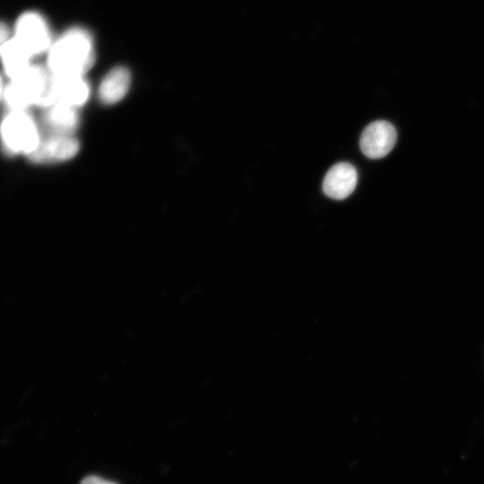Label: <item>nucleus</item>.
Returning a JSON list of instances; mask_svg holds the SVG:
<instances>
[{
	"mask_svg": "<svg viewBox=\"0 0 484 484\" xmlns=\"http://www.w3.org/2000/svg\"><path fill=\"white\" fill-rule=\"evenodd\" d=\"M49 72L55 75H83L95 60L90 33L73 28L55 40L48 51Z\"/></svg>",
	"mask_w": 484,
	"mask_h": 484,
	"instance_id": "1",
	"label": "nucleus"
},
{
	"mask_svg": "<svg viewBox=\"0 0 484 484\" xmlns=\"http://www.w3.org/2000/svg\"><path fill=\"white\" fill-rule=\"evenodd\" d=\"M4 99L11 110H25L32 105L48 107L55 102L52 73L30 65L5 87Z\"/></svg>",
	"mask_w": 484,
	"mask_h": 484,
	"instance_id": "2",
	"label": "nucleus"
},
{
	"mask_svg": "<svg viewBox=\"0 0 484 484\" xmlns=\"http://www.w3.org/2000/svg\"><path fill=\"white\" fill-rule=\"evenodd\" d=\"M39 128L26 110H11L0 124V140L8 153L30 155L39 146Z\"/></svg>",
	"mask_w": 484,
	"mask_h": 484,
	"instance_id": "3",
	"label": "nucleus"
},
{
	"mask_svg": "<svg viewBox=\"0 0 484 484\" xmlns=\"http://www.w3.org/2000/svg\"><path fill=\"white\" fill-rule=\"evenodd\" d=\"M13 37L32 57L48 51L52 44L45 19L35 12L24 13L18 18Z\"/></svg>",
	"mask_w": 484,
	"mask_h": 484,
	"instance_id": "4",
	"label": "nucleus"
},
{
	"mask_svg": "<svg viewBox=\"0 0 484 484\" xmlns=\"http://www.w3.org/2000/svg\"><path fill=\"white\" fill-rule=\"evenodd\" d=\"M396 140L394 126L387 121L377 120L363 130L359 146L367 157L376 160L386 156L394 147Z\"/></svg>",
	"mask_w": 484,
	"mask_h": 484,
	"instance_id": "5",
	"label": "nucleus"
},
{
	"mask_svg": "<svg viewBox=\"0 0 484 484\" xmlns=\"http://www.w3.org/2000/svg\"><path fill=\"white\" fill-rule=\"evenodd\" d=\"M80 145L71 134L51 133L41 137L37 149L29 155L34 162L64 161L74 157Z\"/></svg>",
	"mask_w": 484,
	"mask_h": 484,
	"instance_id": "6",
	"label": "nucleus"
},
{
	"mask_svg": "<svg viewBox=\"0 0 484 484\" xmlns=\"http://www.w3.org/2000/svg\"><path fill=\"white\" fill-rule=\"evenodd\" d=\"M52 90L55 102L75 108L82 106L90 95V87L83 75L52 74Z\"/></svg>",
	"mask_w": 484,
	"mask_h": 484,
	"instance_id": "7",
	"label": "nucleus"
},
{
	"mask_svg": "<svg viewBox=\"0 0 484 484\" xmlns=\"http://www.w3.org/2000/svg\"><path fill=\"white\" fill-rule=\"evenodd\" d=\"M357 180L356 169L350 163L340 162L327 171L323 181V191L330 198L342 200L354 191Z\"/></svg>",
	"mask_w": 484,
	"mask_h": 484,
	"instance_id": "8",
	"label": "nucleus"
},
{
	"mask_svg": "<svg viewBox=\"0 0 484 484\" xmlns=\"http://www.w3.org/2000/svg\"><path fill=\"white\" fill-rule=\"evenodd\" d=\"M130 84L129 71L123 66L115 67L101 81L99 88V98L103 104H115L125 96Z\"/></svg>",
	"mask_w": 484,
	"mask_h": 484,
	"instance_id": "9",
	"label": "nucleus"
},
{
	"mask_svg": "<svg viewBox=\"0 0 484 484\" xmlns=\"http://www.w3.org/2000/svg\"><path fill=\"white\" fill-rule=\"evenodd\" d=\"M32 56L14 38H9L0 46V60L4 73L11 80L22 74L30 65Z\"/></svg>",
	"mask_w": 484,
	"mask_h": 484,
	"instance_id": "10",
	"label": "nucleus"
},
{
	"mask_svg": "<svg viewBox=\"0 0 484 484\" xmlns=\"http://www.w3.org/2000/svg\"><path fill=\"white\" fill-rule=\"evenodd\" d=\"M44 120L51 133L71 134L79 125V115L75 108L54 102L47 107Z\"/></svg>",
	"mask_w": 484,
	"mask_h": 484,
	"instance_id": "11",
	"label": "nucleus"
},
{
	"mask_svg": "<svg viewBox=\"0 0 484 484\" xmlns=\"http://www.w3.org/2000/svg\"><path fill=\"white\" fill-rule=\"evenodd\" d=\"M79 484H117V483L104 480L99 476H88L84 478Z\"/></svg>",
	"mask_w": 484,
	"mask_h": 484,
	"instance_id": "12",
	"label": "nucleus"
},
{
	"mask_svg": "<svg viewBox=\"0 0 484 484\" xmlns=\"http://www.w3.org/2000/svg\"><path fill=\"white\" fill-rule=\"evenodd\" d=\"M10 38V31L8 27L2 22H0V46L4 44Z\"/></svg>",
	"mask_w": 484,
	"mask_h": 484,
	"instance_id": "13",
	"label": "nucleus"
},
{
	"mask_svg": "<svg viewBox=\"0 0 484 484\" xmlns=\"http://www.w3.org/2000/svg\"><path fill=\"white\" fill-rule=\"evenodd\" d=\"M4 90H5V87L4 85L3 79L0 75V100L4 99Z\"/></svg>",
	"mask_w": 484,
	"mask_h": 484,
	"instance_id": "14",
	"label": "nucleus"
}]
</instances>
